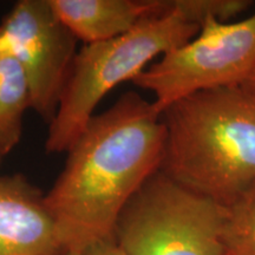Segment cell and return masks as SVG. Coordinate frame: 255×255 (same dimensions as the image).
I'll use <instances>...</instances> for the list:
<instances>
[{
  "label": "cell",
  "mask_w": 255,
  "mask_h": 255,
  "mask_svg": "<svg viewBox=\"0 0 255 255\" xmlns=\"http://www.w3.org/2000/svg\"><path fill=\"white\" fill-rule=\"evenodd\" d=\"M165 138L162 114L137 92L92 117L44 195L68 253L113 239L124 207L161 169Z\"/></svg>",
  "instance_id": "obj_1"
},
{
  "label": "cell",
  "mask_w": 255,
  "mask_h": 255,
  "mask_svg": "<svg viewBox=\"0 0 255 255\" xmlns=\"http://www.w3.org/2000/svg\"><path fill=\"white\" fill-rule=\"evenodd\" d=\"M161 170L221 206L255 182V92L245 85L197 92L162 113Z\"/></svg>",
  "instance_id": "obj_2"
},
{
  "label": "cell",
  "mask_w": 255,
  "mask_h": 255,
  "mask_svg": "<svg viewBox=\"0 0 255 255\" xmlns=\"http://www.w3.org/2000/svg\"><path fill=\"white\" fill-rule=\"evenodd\" d=\"M165 4L164 12L143 19L122 36L84 44L78 51L50 123L46 151H69L111 90L124 82H132L156 57L197 36L200 26L174 11L168 0Z\"/></svg>",
  "instance_id": "obj_3"
},
{
  "label": "cell",
  "mask_w": 255,
  "mask_h": 255,
  "mask_svg": "<svg viewBox=\"0 0 255 255\" xmlns=\"http://www.w3.org/2000/svg\"><path fill=\"white\" fill-rule=\"evenodd\" d=\"M223 206L159 169L121 213L113 239L124 255H223Z\"/></svg>",
  "instance_id": "obj_4"
},
{
  "label": "cell",
  "mask_w": 255,
  "mask_h": 255,
  "mask_svg": "<svg viewBox=\"0 0 255 255\" xmlns=\"http://www.w3.org/2000/svg\"><path fill=\"white\" fill-rule=\"evenodd\" d=\"M254 65L255 12L229 23L205 21L195 38L151 63L132 83L154 95L162 114L197 92L242 85Z\"/></svg>",
  "instance_id": "obj_5"
},
{
  "label": "cell",
  "mask_w": 255,
  "mask_h": 255,
  "mask_svg": "<svg viewBox=\"0 0 255 255\" xmlns=\"http://www.w3.org/2000/svg\"><path fill=\"white\" fill-rule=\"evenodd\" d=\"M77 40L49 0H20L0 23V46L21 65L30 85L31 109L49 124L78 52Z\"/></svg>",
  "instance_id": "obj_6"
},
{
  "label": "cell",
  "mask_w": 255,
  "mask_h": 255,
  "mask_svg": "<svg viewBox=\"0 0 255 255\" xmlns=\"http://www.w3.org/2000/svg\"><path fill=\"white\" fill-rule=\"evenodd\" d=\"M44 195L24 175L0 177V255H66Z\"/></svg>",
  "instance_id": "obj_7"
},
{
  "label": "cell",
  "mask_w": 255,
  "mask_h": 255,
  "mask_svg": "<svg viewBox=\"0 0 255 255\" xmlns=\"http://www.w3.org/2000/svg\"><path fill=\"white\" fill-rule=\"evenodd\" d=\"M62 23L84 44L120 37L167 9L165 0H49Z\"/></svg>",
  "instance_id": "obj_8"
},
{
  "label": "cell",
  "mask_w": 255,
  "mask_h": 255,
  "mask_svg": "<svg viewBox=\"0 0 255 255\" xmlns=\"http://www.w3.org/2000/svg\"><path fill=\"white\" fill-rule=\"evenodd\" d=\"M32 108L31 90L23 68L0 46V155L4 157L20 141L23 119Z\"/></svg>",
  "instance_id": "obj_9"
},
{
  "label": "cell",
  "mask_w": 255,
  "mask_h": 255,
  "mask_svg": "<svg viewBox=\"0 0 255 255\" xmlns=\"http://www.w3.org/2000/svg\"><path fill=\"white\" fill-rule=\"evenodd\" d=\"M223 255H255V182L223 206Z\"/></svg>",
  "instance_id": "obj_10"
},
{
  "label": "cell",
  "mask_w": 255,
  "mask_h": 255,
  "mask_svg": "<svg viewBox=\"0 0 255 255\" xmlns=\"http://www.w3.org/2000/svg\"><path fill=\"white\" fill-rule=\"evenodd\" d=\"M169 6L186 20L200 26L209 19L229 23L246 13L253 2L250 0H168Z\"/></svg>",
  "instance_id": "obj_11"
},
{
  "label": "cell",
  "mask_w": 255,
  "mask_h": 255,
  "mask_svg": "<svg viewBox=\"0 0 255 255\" xmlns=\"http://www.w3.org/2000/svg\"><path fill=\"white\" fill-rule=\"evenodd\" d=\"M83 255H124L122 251L115 244L114 239L102 241L100 244L95 245L85 252Z\"/></svg>",
  "instance_id": "obj_12"
},
{
  "label": "cell",
  "mask_w": 255,
  "mask_h": 255,
  "mask_svg": "<svg viewBox=\"0 0 255 255\" xmlns=\"http://www.w3.org/2000/svg\"><path fill=\"white\" fill-rule=\"evenodd\" d=\"M242 85H245V87H247L248 89H251V90H253L255 92V65H254L253 70H252L251 75L248 76L247 81L245 82Z\"/></svg>",
  "instance_id": "obj_13"
},
{
  "label": "cell",
  "mask_w": 255,
  "mask_h": 255,
  "mask_svg": "<svg viewBox=\"0 0 255 255\" xmlns=\"http://www.w3.org/2000/svg\"><path fill=\"white\" fill-rule=\"evenodd\" d=\"M66 255H83V254H76V253H68Z\"/></svg>",
  "instance_id": "obj_14"
},
{
  "label": "cell",
  "mask_w": 255,
  "mask_h": 255,
  "mask_svg": "<svg viewBox=\"0 0 255 255\" xmlns=\"http://www.w3.org/2000/svg\"><path fill=\"white\" fill-rule=\"evenodd\" d=\"M1 157H2V156H1V155H0V159H1Z\"/></svg>",
  "instance_id": "obj_15"
}]
</instances>
